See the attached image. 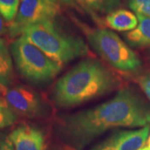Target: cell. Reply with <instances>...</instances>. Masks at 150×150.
I'll return each mask as SVG.
<instances>
[{
    "label": "cell",
    "mask_w": 150,
    "mask_h": 150,
    "mask_svg": "<svg viewBox=\"0 0 150 150\" xmlns=\"http://www.w3.org/2000/svg\"><path fill=\"white\" fill-rule=\"evenodd\" d=\"M15 150H45L43 131L30 124H20L9 134Z\"/></svg>",
    "instance_id": "obj_9"
},
{
    "label": "cell",
    "mask_w": 150,
    "mask_h": 150,
    "mask_svg": "<svg viewBox=\"0 0 150 150\" xmlns=\"http://www.w3.org/2000/svg\"><path fill=\"white\" fill-rule=\"evenodd\" d=\"M121 81L96 59L81 60L56 82L52 99L57 107L69 108L118 89Z\"/></svg>",
    "instance_id": "obj_2"
},
{
    "label": "cell",
    "mask_w": 150,
    "mask_h": 150,
    "mask_svg": "<svg viewBox=\"0 0 150 150\" xmlns=\"http://www.w3.org/2000/svg\"><path fill=\"white\" fill-rule=\"evenodd\" d=\"M147 141H148V145H147V146L150 148V133H149V138H148V140H147Z\"/></svg>",
    "instance_id": "obj_22"
},
{
    "label": "cell",
    "mask_w": 150,
    "mask_h": 150,
    "mask_svg": "<svg viewBox=\"0 0 150 150\" xmlns=\"http://www.w3.org/2000/svg\"><path fill=\"white\" fill-rule=\"evenodd\" d=\"M21 37L62 66L89 54L88 46L82 38L61 31L53 20L28 26Z\"/></svg>",
    "instance_id": "obj_3"
},
{
    "label": "cell",
    "mask_w": 150,
    "mask_h": 150,
    "mask_svg": "<svg viewBox=\"0 0 150 150\" xmlns=\"http://www.w3.org/2000/svg\"><path fill=\"white\" fill-rule=\"evenodd\" d=\"M61 150H69V149H61Z\"/></svg>",
    "instance_id": "obj_23"
},
{
    "label": "cell",
    "mask_w": 150,
    "mask_h": 150,
    "mask_svg": "<svg viewBox=\"0 0 150 150\" xmlns=\"http://www.w3.org/2000/svg\"><path fill=\"white\" fill-rule=\"evenodd\" d=\"M149 133L150 125L139 129L118 130L90 150H139L146 144Z\"/></svg>",
    "instance_id": "obj_8"
},
{
    "label": "cell",
    "mask_w": 150,
    "mask_h": 150,
    "mask_svg": "<svg viewBox=\"0 0 150 150\" xmlns=\"http://www.w3.org/2000/svg\"><path fill=\"white\" fill-rule=\"evenodd\" d=\"M13 79V57L4 38H0V88L10 86Z\"/></svg>",
    "instance_id": "obj_12"
},
{
    "label": "cell",
    "mask_w": 150,
    "mask_h": 150,
    "mask_svg": "<svg viewBox=\"0 0 150 150\" xmlns=\"http://www.w3.org/2000/svg\"><path fill=\"white\" fill-rule=\"evenodd\" d=\"M19 5V0H0V14L5 21L11 23L16 17Z\"/></svg>",
    "instance_id": "obj_14"
},
{
    "label": "cell",
    "mask_w": 150,
    "mask_h": 150,
    "mask_svg": "<svg viewBox=\"0 0 150 150\" xmlns=\"http://www.w3.org/2000/svg\"><path fill=\"white\" fill-rule=\"evenodd\" d=\"M149 59H150V55H149Z\"/></svg>",
    "instance_id": "obj_24"
},
{
    "label": "cell",
    "mask_w": 150,
    "mask_h": 150,
    "mask_svg": "<svg viewBox=\"0 0 150 150\" xmlns=\"http://www.w3.org/2000/svg\"><path fill=\"white\" fill-rule=\"evenodd\" d=\"M0 150H15L9 138V134L6 132L0 131Z\"/></svg>",
    "instance_id": "obj_18"
},
{
    "label": "cell",
    "mask_w": 150,
    "mask_h": 150,
    "mask_svg": "<svg viewBox=\"0 0 150 150\" xmlns=\"http://www.w3.org/2000/svg\"><path fill=\"white\" fill-rule=\"evenodd\" d=\"M4 18L0 14V36L2 35V33L4 32Z\"/></svg>",
    "instance_id": "obj_19"
},
{
    "label": "cell",
    "mask_w": 150,
    "mask_h": 150,
    "mask_svg": "<svg viewBox=\"0 0 150 150\" xmlns=\"http://www.w3.org/2000/svg\"><path fill=\"white\" fill-rule=\"evenodd\" d=\"M60 12L59 4L48 0H22L15 18L8 27L11 38L20 37L30 25L44 20H53Z\"/></svg>",
    "instance_id": "obj_7"
},
{
    "label": "cell",
    "mask_w": 150,
    "mask_h": 150,
    "mask_svg": "<svg viewBox=\"0 0 150 150\" xmlns=\"http://www.w3.org/2000/svg\"><path fill=\"white\" fill-rule=\"evenodd\" d=\"M137 82L150 101V73H147L139 76L137 79Z\"/></svg>",
    "instance_id": "obj_17"
},
{
    "label": "cell",
    "mask_w": 150,
    "mask_h": 150,
    "mask_svg": "<svg viewBox=\"0 0 150 150\" xmlns=\"http://www.w3.org/2000/svg\"><path fill=\"white\" fill-rule=\"evenodd\" d=\"M150 125V103L131 87L119 89L108 101L64 116L59 125L62 138L82 149L108 130Z\"/></svg>",
    "instance_id": "obj_1"
},
{
    "label": "cell",
    "mask_w": 150,
    "mask_h": 150,
    "mask_svg": "<svg viewBox=\"0 0 150 150\" xmlns=\"http://www.w3.org/2000/svg\"><path fill=\"white\" fill-rule=\"evenodd\" d=\"M17 119L18 115L0 98V130L14 124Z\"/></svg>",
    "instance_id": "obj_15"
},
{
    "label": "cell",
    "mask_w": 150,
    "mask_h": 150,
    "mask_svg": "<svg viewBox=\"0 0 150 150\" xmlns=\"http://www.w3.org/2000/svg\"><path fill=\"white\" fill-rule=\"evenodd\" d=\"M53 3H56V4H59V3H64V4H71L72 0H48Z\"/></svg>",
    "instance_id": "obj_20"
},
{
    "label": "cell",
    "mask_w": 150,
    "mask_h": 150,
    "mask_svg": "<svg viewBox=\"0 0 150 150\" xmlns=\"http://www.w3.org/2000/svg\"><path fill=\"white\" fill-rule=\"evenodd\" d=\"M86 10L98 13H109L114 11L121 4V0H76Z\"/></svg>",
    "instance_id": "obj_13"
},
{
    "label": "cell",
    "mask_w": 150,
    "mask_h": 150,
    "mask_svg": "<svg viewBox=\"0 0 150 150\" xmlns=\"http://www.w3.org/2000/svg\"><path fill=\"white\" fill-rule=\"evenodd\" d=\"M0 98L18 116L28 118H43L51 112V108L43 97L28 86L0 88Z\"/></svg>",
    "instance_id": "obj_6"
},
{
    "label": "cell",
    "mask_w": 150,
    "mask_h": 150,
    "mask_svg": "<svg viewBox=\"0 0 150 150\" xmlns=\"http://www.w3.org/2000/svg\"><path fill=\"white\" fill-rule=\"evenodd\" d=\"M88 40L93 49L110 66L123 73L136 72L142 67L139 56L121 39L108 29L87 30Z\"/></svg>",
    "instance_id": "obj_5"
},
{
    "label": "cell",
    "mask_w": 150,
    "mask_h": 150,
    "mask_svg": "<svg viewBox=\"0 0 150 150\" xmlns=\"http://www.w3.org/2000/svg\"><path fill=\"white\" fill-rule=\"evenodd\" d=\"M105 23L112 30L118 32H129L137 27L139 20L137 15L131 11L118 9L108 13L105 18Z\"/></svg>",
    "instance_id": "obj_10"
},
{
    "label": "cell",
    "mask_w": 150,
    "mask_h": 150,
    "mask_svg": "<svg viewBox=\"0 0 150 150\" xmlns=\"http://www.w3.org/2000/svg\"><path fill=\"white\" fill-rule=\"evenodd\" d=\"M139 23L134 29L125 34L130 44L138 47H150V18L136 14Z\"/></svg>",
    "instance_id": "obj_11"
},
{
    "label": "cell",
    "mask_w": 150,
    "mask_h": 150,
    "mask_svg": "<svg viewBox=\"0 0 150 150\" xmlns=\"http://www.w3.org/2000/svg\"><path fill=\"white\" fill-rule=\"evenodd\" d=\"M129 6L136 14L150 18V0H129Z\"/></svg>",
    "instance_id": "obj_16"
},
{
    "label": "cell",
    "mask_w": 150,
    "mask_h": 150,
    "mask_svg": "<svg viewBox=\"0 0 150 150\" xmlns=\"http://www.w3.org/2000/svg\"><path fill=\"white\" fill-rule=\"evenodd\" d=\"M139 150H150L149 147H148V146H146V147H143V148H141Z\"/></svg>",
    "instance_id": "obj_21"
},
{
    "label": "cell",
    "mask_w": 150,
    "mask_h": 150,
    "mask_svg": "<svg viewBox=\"0 0 150 150\" xmlns=\"http://www.w3.org/2000/svg\"><path fill=\"white\" fill-rule=\"evenodd\" d=\"M10 52L19 74L33 84L50 83L63 67L21 36L11 43Z\"/></svg>",
    "instance_id": "obj_4"
}]
</instances>
